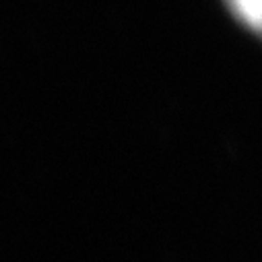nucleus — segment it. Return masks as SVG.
I'll return each instance as SVG.
<instances>
[{
    "label": "nucleus",
    "instance_id": "1",
    "mask_svg": "<svg viewBox=\"0 0 262 262\" xmlns=\"http://www.w3.org/2000/svg\"><path fill=\"white\" fill-rule=\"evenodd\" d=\"M231 19L262 39V0H221Z\"/></svg>",
    "mask_w": 262,
    "mask_h": 262
}]
</instances>
